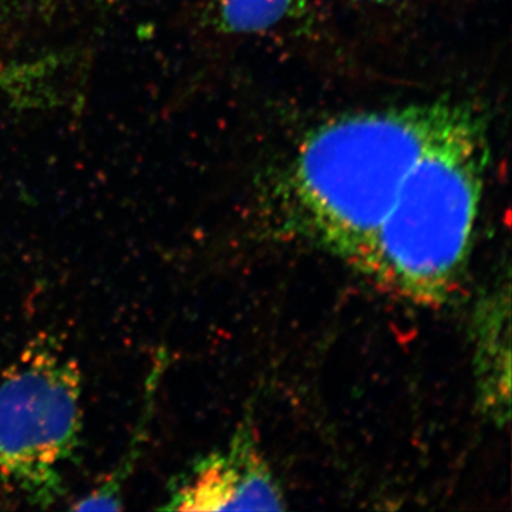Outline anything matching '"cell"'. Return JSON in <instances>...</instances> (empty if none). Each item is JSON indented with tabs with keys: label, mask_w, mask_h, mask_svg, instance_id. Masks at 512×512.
<instances>
[{
	"label": "cell",
	"mask_w": 512,
	"mask_h": 512,
	"mask_svg": "<svg viewBox=\"0 0 512 512\" xmlns=\"http://www.w3.org/2000/svg\"><path fill=\"white\" fill-rule=\"evenodd\" d=\"M487 165L484 120L454 106L357 266L407 301L446 303L466 271Z\"/></svg>",
	"instance_id": "cell-1"
},
{
	"label": "cell",
	"mask_w": 512,
	"mask_h": 512,
	"mask_svg": "<svg viewBox=\"0 0 512 512\" xmlns=\"http://www.w3.org/2000/svg\"><path fill=\"white\" fill-rule=\"evenodd\" d=\"M456 104L359 111L313 128L299 146L293 185L332 251L359 265L400 187Z\"/></svg>",
	"instance_id": "cell-2"
},
{
	"label": "cell",
	"mask_w": 512,
	"mask_h": 512,
	"mask_svg": "<svg viewBox=\"0 0 512 512\" xmlns=\"http://www.w3.org/2000/svg\"><path fill=\"white\" fill-rule=\"evenodd\" d=\"M83 375L53 336L37 335L0 377V480L32 507L67 493L83 436Z\"/></svg>",
	"instance_id": "cell-3"
},
{
	"label": "cell",
	"mask_w": 512,
	"mask_h": 512,
	"mask_svg": "<svg viewBox=\"0 0 512 512\" xmlns=\"http://www.w3.org/2000/svg\"><path fill=\"white\" fill-rule=\"evenodd\" d=\"M284 494L248 431L175 478L161 510H284Z\"/></svg>",
	"instance_id": "cell-4"
},
{
	"label": "cell",
	"mask_w": 512,
	"mask_h": 512,
	"mask_svg": "<svg viewBox=\"0 0 512 512\" xmlns=\"http://www.w3.org/2000/svg\"><path fill=\"white\" fill-rule=\"evenodd\" d=\"M306 0H211L217 28L228 35H258L298 18Z\"/></svg>",
	"instance_id": "cell-5"
},
{
	"label": "cell",
	"mask_w": 512,
	"mask_h": 512,
	"mask_svg": "<svg viewBox=\"0 0 512 512\" xmlns=\"http://www.w3.org/2000/svg\"><path fill=\"white\" fill-rule=\"evenodd\" d=\"M369 2H373V3H396V2H402V0H369Z\"/></svg>",
	"instance_id": "cell-6"
}]
</instances>
